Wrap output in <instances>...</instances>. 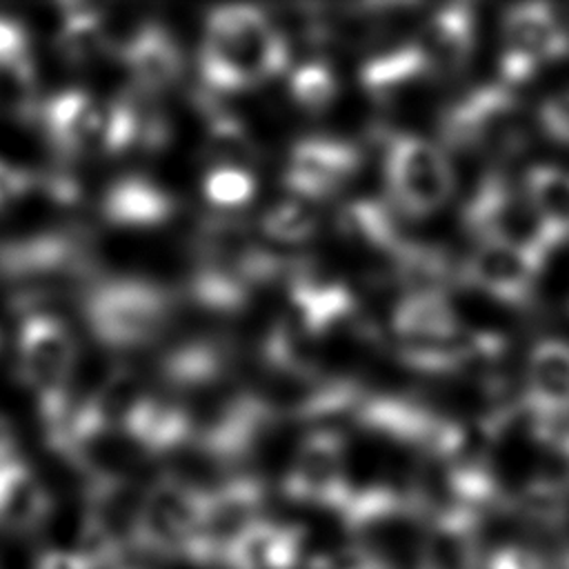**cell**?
<instances>
[{
    "label": "cell",
    "instance_id": "5bb4252c",
    "mask_svg": "<svg viewBox=\"0 0 569 569\" xmlns=\"http://www.w3.org/2000/svg\"><path fill=\"white\" fill-rule=\"evenodd\" d=\"M433 78L451 76L467 67L476 42V18L467 4L438 9L411 40Z\"/></svg>",
    "mask_w": 569,
    "mask_h": 569
},
{
    "label": "cell",
    "instance_id": "ac0fdd59",
    "mask_svg": "<svg viewBox=\"0 0 569 569\" xmlns=\"http://www.w3.org/2000/svg\"><path fill=\"white\" fill-rule=\"evenodd\" d=\"M391 329L400 349H418L447 342L462 329L445 291H407L391 313Z\"/></svg>",
    "mask_w": 569,
    "mask_h": 569
},
{
    "label": "cell",
    "instance_id": "9a60e30c",
    "mask_svg": "<svg viewBox=\"0 0 569 569\" xmlns=\"http://www.w3.org/2000/svg\"><path fill=\"white\" fill-rule=\"evenodd\" d=\"M204 505L200 493L178 480H160L144 496L138 516L136 531L151 545H171L193 522L204 518Z\"/></svg>",
    "mask_w": 569,
    "mask_h": 569
},
{
    "label": "cell",
    "instance_id": "8fae6325",
    "mask_svg": "<svg viewBox=\"0 0 569 569\" xmlns=\"http://www.w3.org/2000/svg\"><path fill=\"white\" fill-rule=\"evenodd\" d=\"M42 127L53 149L62 156L102 149L107 104H100L84 89H62L44 102Z\"/></svg>",
    "mask_w": 569,
    "mask_h": 569
},
{
    "label": "cell",
    "instance_id": "ba28073f",
    "mask_svg": "<svg viewBox=\"0 0 569 569\" xmlns=\"http://www.w3.org/2000/svg\"><path fill=\"white\" fill-rule=\"evenodd\" d=\"M522 405L542 440L562 445L569 438V342L547 338L531 347Z\"/></svg>",
    "mask_w": 569,
    "mask_h": 569
},
{
    "label": "cell",
    "instance_id": "4316f807",
    "mask_svg": "<svg viewBox=\"0 0 569 569\" xmlns=\"http://www.w3.org/2000/svg\"><path fill=\"white\" fill-rule=\"evenodd\" d=\"M29 56V33L7 16H0V71L18 69Z\"/></svg>",
    "mask_w": 569,
    "mask_h": 569
},
{
    "label": "cell",
    "instance_id": "7a4b0ae2",
    "mask_svg": "<svg viewBox=\"0 0 569 569\" xmlns=\"http://www.w3.org/2000/svg\"><path fill=\"white\" fill-rule=\"evenodd\" d=\"M173 296L138 276L96 280L82 296V320L93 340L111 351H133L156 342L173 316Z\"/></svg>",
    "mask_w": 569,
    "mask_h": 569
},
{
    "label": "cell",
    "instance_id": "9c48e42d",
    "mask_svg": "<svg viewBox=\"0 0 569 569\" xmlns=\"http://www.w3.org/2000/svg\"><path fill=\"white\" fill-rule=\"evenodd\" d=\"M360 164L362 151L356 142L309 136L291 147L282 182L291 198L316 202L338 193L358 173Z\"/></svg>",
    "mask_w": 569,
    "mask_h": 569
},
{
    "label": "cell",
    "instance_id": "44dd1931",
    "mask_svg": "<svg viewBox=\"0 0 569 569\" xmlns=\"http://www.w3.org/2000/svg\"><path fill=\"white\" fill-rule=\"evenodd\" d=\"M336 229L351 244L376 251L389 258V262H393L409 242L400 233L393 209L373 198L345 202L336 213Z\"/></svg>",
    "mask_w": 569,
    "mask_h": 569
},
{
    "label": "cell",
    "instance_id": "52a82bcc",
    "mask_svg": "<svg viewBox=\"0 0 569 569\" xmlns=\"http://www.w3.org/2000/svg\"><path fill=\"white\" fill-rule=\"evenodd\" d=\"M500 40V82L511 89L569 51V33L547 4L511 7L502 18Z\"/></svg>",
    "mask_w": 569,
    "mask_h": 569
},
{
    "label": "cell",
    "instance_id": "2e32d148",
    "mask_svg": "<svg viewBox=\"0 0 569 569\" xmlns=\"http://www.w3.org/2000/svg\"><path fill=\"white\" fill-rule=\"evenodd\" d=\"M102 218L120 229H158L178 213L176 198L147 176L113 180L100 202Z\"/></svg>",
    "mask_w": 569,
    "mask_h": 569
},
{
    "label": "cell",
    "instance_id": "30bf717a",
    "mask_svg": "<svg viewBox=\"0 0 569 569\" xmlns=\"http://www.w3.org/2000/svg\"><path fill=\"white\" fill-rule=\"evenodd\" d=\"M545 256L500 242H478L458 267V278L505 305H525L533 296Z\"/></svg>",
    "mask_w": 569,
    "mask_h": 569
},
{
    "label": "cell",
    "instance_id": "1f68e13d",
    "mask_svg": "<svg viewBox=\"0 0 569 569\" xmlns=\"http://www.w3.org/2000/svg\"><path fill=\"white\" fill-rule=\"evenodd\" d=\"M560 447H562V451H565V456H567V462H569V438H567Z\"/></svg>",
    "mask_w": 569,
    "mask_h": 569
},
{
    "label": "cell",
    "instance_id": "4dcf8cb0",
    "mask_svg": "<svg viewBox=\"0 0 569 569\" xmlns=\"http://www.w3.org/2000/svg\"><path fill=\"white\" fill-rule=\"evenodd\" d=\"M16 445H18V436L11 420L0 416V465L16 458Z\"/></svg>",
    "mask_w": 569,
    "mask_h": 569
},
{
    "label": "cell",
    "instance_id": "603a6c76",
    "mask_svg": "<svg viewBox=\"0 0 569 569\" xmlns=\"http://www.w3.org/2000/svg\"><path fill=\"white\" fill-rule=\"evenodd\" d=\"M522 191L545 224L560 238H569V169L553 164L531 167Z\"/></svg>",
    "mask_w": 569,
    "mask_h": 569
},
{
    "label": "cell",
    "instance_id": "277c9868",
    "mask_svg": "<svg viewBox=\"0 0 569 569\" xmlns=\"http://www.w3.org/2000/svg\"><path fill=\"white\" fill-rule=\"evenodd\" d=\"M462 224L476 242H500L549 256L562 242L533 209L522 189H513L505 176L487 173L462 207Z\"/></svg>",
    "mask_w": 569,
    "mask_h": 569
},
{
    "label": "cell",
    "instance_id": "ffe728a7",
    "mask_svg": "<svg viewBox=\"0 0 569 569\" xmlns=\"http://www.w3.org/2000/svg\"><path fill=\"white\" fill-rule=\"evenodd\" d=\"M51 516V496L18 456L0 465V529L31 533Z\"/></svg>",
    "mask_w": 569,
    "mask_h": 569
},
{
    "label": "cell",
    "instance_id": "d4e9b609",
    "mask_svg": "<svg viewBox=\"0 0 569 569\" xmlns=\"http://www.w3.org/2000/svg\"><path fill=\"white\" fill-rule=\"evenodd\" d=\"M260 231L278 244H300L316 236L318 216L309 202L289 196L260 216Z\"/></svg>",
    "mask_w": 569,
    "mask_h": 569
},
{
    "label": "cell",
    "instance_id": "8992f818",
    "mask_svg": "<svg viewBox=\"0 0 569 569\" xmlns=\"http://www.w3.org/2000/svg\"><path fill=\"white\" fill-rule=\"evenodd\" d=\"M76 358V338L62 318L49 311H36L22 318L16 336L18 371L40 400L67 393Z\"/></svg>",
    "mask_w": 569,
    "mask_h": 569
},
{
    "label": "cell",
    "instance_id": "6da1fadb",
    "mask_svg": "<svg viewBox=\"0 0 569 569\" xmlns=\"http://www.w3.org/2000/svg\"><path fill=\"white\" fill-rule=\"evenodd\" d=\"M289 64V40L264 11L231 4L209 13L198 58L202 91L218 98L249 91L284 73Z\"/></svg>",
    "mask_w": 569,
    "mask_h": 569
},
{
    "label": "cell",
    "instance_id": "f546056e",
    "mask_svg": "<svg viewBox=\"0 0 569 569\" xmlns=\"http://www.w3.org/2000/svg\"><path fill=\"white\" fill-rule=\"evenodd\" d=\"M33 569H93L76 549H47L36 558Z\"/></svg>",
    "mask_w": 569,
    "mask_h": 569
},
{
    "label": "cell",
    "instance_id": "3957f363",
    "mask_svg": "<svg viewBox=\"0 0 569 569\" xmlns=\"http://www.w3.org/2000/svg\"><path fill=\"white\" fill-rule=\"evenodd\" d=\"M385 180L398 211L425 218L442 209L456 184L447 151L425 136L385 133Z\"/></svg>",
    "mask_w": 569,
    "mask_h": 569
},
{
    "label": "cell",
    "instance_id": "83f0119b",
    "mask_svg": "<svg viewBox=\"0 0 569 569\" xmlns=\"http://www.w3.org/2000/svg\"><path fill=\"white\" fill-rule=\"evenodd\" d=\"M538 120L542 131L551 140L560 144H569V91L556 93L549 100H545L540 107Z\"/></svg>",
    "mask_w": 569,
    "mask_h": 569
},
{
    "label": "cell",
    "instance_id": "4fadbf2b",
    "mask_svg": "<svg viewBox=\"0 0 569 569\" xmlns=\"http://www.w3.org/2000/svg\"><path fill=\"white\" fill-rule=\"evenodd\" d=\"M345 440L333 429H316L296 449L287 487L309 500H336L345 491Z\"/></svg>",
    "mask_w": 569,
    "mask_h": 569
},
{
    "label": "cell",
    "instance_id": "cb8c5ba5",
    "mask_svg": "<svg viewBox=\"0 0 569 569\" xmlns=\"http://www.w3.org/2000/svg\"><path fill=\"white\" fill-rule=\"evenodd\" d=\"M289 96L296 107L318 116L338 96V80L325 60H307L289 71Z\"/></svg>",
    "mask_w": 569,
    "mask_h": 569
},
{
    "label": "cell",
    "instance_id": "7402d4cb",
    "mask_svg": "<svg viewBox=\"0 0 569 569\" xmlns=\"http://www.w3.org/2000/svg\"><path fill=\"white\" fill-rule=\"evenodd\" d=\"M227 373V356L216 342H182L162 358L164 380L184 393L220 382Z\"/></svg>",
    "mask_w": 569,
    "mask_h": 569
},
{
    "label": "cell",
    "instance_id": "484cf974",
    "mask_svg": "<svg viewBox=\"0 0 569 569\" xmlns=\"http://www.w3.org/2000/svg\"><path fill=\"white\" fill-rule=\"evenodd\" d=\"M204 200L218 213H236L256 196V178L244 167H209L202 180Z\"/></svg>",
    "mask_w": 569,
    "mask_h": 569
},
{
    "label": "cell",
    "instance_id": "5b68a950",
    "mask_svg": "<svg viewBox=\"0 0 569 569\" xmlns=\"http://www.w3.org/2000/svg\"><path fill=\"white\" fill-rule=\"evenodd\" d=\"M440 136L447 147L491 156H507L520 149L525 127L513 89L502 82L471 89L460 100L445 107Z\"/></svg>",
    "mask_w": 569,
    "mask_h": 569
},
{
    "label": "cell",
    "instance_id": "d6986e66",
    "mask_svg": "<svg viewBox=\"0 0 569 569\" xmlns=\"http://www.w3.org/2000/svg\"><path fill=\"white\" fill-rule=\"evenodd\" d=\"M433 78L413 42L376 53L360 67V87L380 107H393Z\"/></svg>",
    "mask_w": 569,
    "mask_h": 569
},
{
    "label": "cell",
    "instance_id": "f1b7e54d",
    "mask_svg": "<svg viewBox=\"0 0 569 569\" xmlns=\"http://www.w3.org/2000/svg\"><path fill=\"white\" fill-rule=\"evenodd\" d=\"M29 184L31 178L22 167L0 158V209L20 200L27 193Z\"/></svg>",
    "mask_w": 569,
    "mask_h": 569
},
{
    "label": "cell",
    "instance_id": "e0dca14e",
    "mask_svg": "<svg viewBox=\"0 0 569 569\" xmlns=\"http://www.w3.org/2000/svg\"><path fill=\"white\" fill-rule=\"evenodd\" d=\"M118 427L131 445L151 453H162L193 440L196 420L187 407L160 396L142 393L122 416Z\"/></svg>",
    "mask_w": 569,
    "mask_h": 569
},
{
    "label": "cell",
    "instance_id": "7c38bea8",
    "mask_svg": "<svg viewBox=\"0 0 569 569\" xmlns=\"http://www.w3.org/2000/svg\"><path fill=\"white\" fill-rule=\"evenodd\" d=\"M120 56L131 84L142 96L173 87L184 71V56L173 36L162 27L144 22L120 44Z\"/></svg>",
    "mask_w": 569,
    "mask_h": 569
}]
</instances>
